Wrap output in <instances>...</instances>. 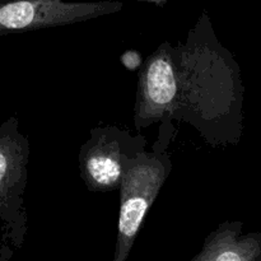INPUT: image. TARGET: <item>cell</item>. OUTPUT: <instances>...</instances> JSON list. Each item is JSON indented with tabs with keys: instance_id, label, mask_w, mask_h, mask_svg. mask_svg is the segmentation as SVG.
Returning <instances> with one entry per match:
<instances>
[{
	"instance_id": "cell-9",
	"label": "cell",
	"mask_w": 261,
	"mask_h": 261,
	"mask_svg": "<svg viewBox=\"0 0 261 261\" xmlns=\"http://www.w3.org/2000/svg\"><path fill=\"white\" fill-rule=\"evenodd\" d=\"M147 2H150L153 3V4H157V5H163L166 2H168V0H147Z\"/></svg>"
},
{
	"instance_id": "cell-5",
	"label": "cell",
	"mask_w": 261,
	"mask_h": 261,
	"mask_svg": "<svg viewBox=\"0 0 261 261\" xmlns=\"http://www.w3.org/2000/svg\"><path fill=\"white\" fill-rule=\"evenodd\" d=\"M147 140L117 126L91 130L79 149V172L91 193H109L120 189L126 163L144 152Z\"/></svg>"
},
{
	"instance_id": "cell-4",
	"label": "cell",
	"mask_w": 261,
	"mask_h": 261,
	"mask_svg": "<svg viewBox=\"0 0 261 261\" xmlns=\"http://www.w3.org/2000/svg\"><path fill=\"white\" fill-rule=\"evenodd\" d=\"M181 105V73L176 47L161 43L139 70L134 126L143 129L158 121L177 120Z\"/></svg>"
},
{
	"instance_id": "cell-2",
	"label": "cell",
	"mask_w": 261,
	"mask_h": 261,
	"mask_svg": "<svg viewBox=\"0 0 261 261\" xmlns=\"http://www.w3.org/2000/svg\"><path fill=\"white\" fill-rule=\"evenodd\" d=\"M172 171L165 150L139 153L125 166L120 186V209L114 260L126 261L145 216Z\"/></svg>"
},
{
	"instance_id": "cell-1",
	"label": "cell",
	"mask_w": 261,
	"mask_h": 261,
	"mask_svg": "<svg viewBox=\"0 0 261 261\" xmlns=\"http://www.w3.org/2000/svg\"><path fill=\"white\" fill-rule=\"evenodd\" d=\"M175 47L181 73L177 120L194 125L211 144H217L213 121L227 120L241 137L244 87L240 68L217 40L206 13L196 20L186 42Z\"/></svg>"
},
{
	"instance_id": "cell-7",
	"label": "cell",
	"mask_w": 261,
	"mask_h": 261,
	"mask_svg": "<svg viewBox=\"0 0 261 261\" xmlns=\"http://www.w3.org/2000/svg\"><path fill=\"white\" fill-rule=\"evenodd\" d=\"M191 261H261V232L244 233L242 222H224Z\"/></svg>"
},
{
	"instance_id": "cell-8",
	"label": "cell",
	"mask_w": 261,
	"mask_h": 261,
	"mask_svg": "<svg viewBox=\"0 0 261 261\" xmlns=\"http://www.w3.org/2000/svg\"><path fill=\"white\" fill-rule=\"evenodd\" d=\"M120 61L122 63V65L130 71H135V70H140L143 65V59L142 55L138 53L137 50H127L120 56Z\"/></svg>"
},
{
	"instance_id": "cell-3",
	"label": "cell",
	"mask_w": 261,
	"mask_h": 261,
	"mask_svg": "<svg viewBox=\"0 0 261 261\" xmlns=\"http://www.w3.org/2000/svg\"><path fill=\"white\" fill-rule=\"evenodd\" d=\"M30 140L15 116L0 125V222L5 239L19 249L27 232L24 190L28 178Z\"/></svg>"
},
{
	"instance_id": "cell-6",
	"label": "cell",
	"mask_w": 261,
	"mask_h": 261,
	"mask_svg": "<svg viewBox=\"0 0 261 261\" xmlns=\"http://www.w3.org/2000/svg\"><path fill=\"white\" fill-rule=\"evenodd\" d=\"M124 8L119 0H0V35L61 27L114 14Z\"/></svg>"
}]
</instances>
